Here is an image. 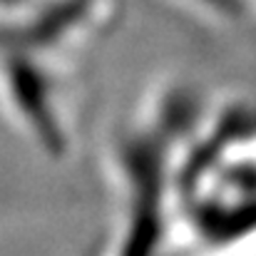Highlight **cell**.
<instances>
[{"label":"cell","mask_w":256,"mask_h":256,"mask_svg":"<svg viewBox=\"0 0 256 256\" xmlns=\"http://www.w3.org/2000/svg\"><path fill=\"white\" fill-rule=\"evenodd\" d=\"M252 112L236 104L214 120V130L182 157L174 172L179 224L209 252L234 254L252 236L254 219V147Z\"/></svg>","instance_id":"6da1fadb"},{"label":"cell","mask_w":256,"mask_h":256,"mask_svg":"<svg viewBox=\"0 0 256 256\" xmlns=\"http://www.w3.org/2000/svg\"><path fill=\"white\" fill-rule=\"evenodd\" d=\"M80 52L0 28V107L35 147L70 152L80 100Z\"/></svg>","instance_id":"7a4b0ae2"},{"label":"cell","mask_w":256,"mask_h":256,"mask_svg":"<svg viewBox=\"0 0 256 256\" xmlns=\"http://www.w3.org/2000/svg\"><path fill=\"white\" fill-rule=\"evenodd\" d=\"M179 12L226 32L249 30L254 20V0H164Z\"/></svg>","instance_id":"3957f363"},{"label":"cell","mask_w":256,"mask_h":256,"mask_svg":"<svg viewBox=\"0 0 256 256\" xmlns=\"http://www.w3.org/2000/svg\"><path fill=\"white\" fill-rule=\"evenodd\" d=\"M48 0H0V28L22 22L25 18L35 15Z\"/></svg>","instance_id":"277c9868"}]
</instances>
